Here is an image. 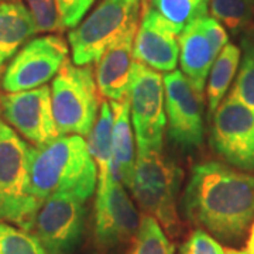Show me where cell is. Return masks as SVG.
<instances>
[{
    "instance_id": "9c48e42d",
    "label": "cell",
    "mask_w": 254,
    "mask_h": 254,
    "mask_svg": "<svg viewBox=\"0 0 254 254\" xmlns=\"http://www.w3.org/2000/svg\"><path fill=\"white\" fill-rule=\"evenodd\" d=\"M88 200L58 192L41 205L31 233L38 239L47 254H71L79 246L85 230Z\"/></svg>"
},
{
    "instance_id": "7402d4cb",
    "label": "cell",
    "mask_w": 254,
    "mask_h": 254,
    "mask_svg": "<svg viewBox=\"0 0 254 254\" xmlns=\"http://www.w3.org/2000/svg\"><path fill=\"white\" fill-rule=\"evenodd\" d=\"M148 4L181 33L190 23L208 16L210 0H148Z\"/></svg>"
},
{
    "instance_id": "5b68a950",
    "label": "cell",
    "mask_w": 254,
    "mask_h": 254,
    "mask_svg": "<svg viewBox=\"0 0 254 254\" xmlns=\"http://www.w3.org/2000/svg\"><path fill=\"white\" fill-rule=\"evenodd\" d=\"M27 144L0 116V222L31 232L40 205L28 192Z\"/></svg>"
},
{
    "instance_id": "d6986e66",
    "label": "cell",
    "mask_w": 254,
    "mask_h": 254,
    "mask_svg": "<svg viewBox=\"0 0 254 254\" xmlns=\"http://www.w3.org/2000/svg\"><path fill=\"white\" fill-rule=\"evenodd\" d=\"M36 33L33 14L21 1H0V73L3 65Z\"/></svg>"
},
{
    "instance_id": "9a60e30c",
    "label": "cell",
    "mask_w": 254,
    "mask_h": 254,
    "mask_svg": "<svg viewBox=\"0 0 254 254\" xmlns=\"http://www.w3.org/2000/svg\"><path fill=\"white\" fill-rule=\"evenodd\" d=\"M138 23L131 26L96 61L95 79L105 99L122 100L127 95L128 81L134 65V38Z\"/></svg>"
},
{
    "instance_id": "484cf974",
    "label": "cell",
    "mask_w": 254,
    "mask_h": 254,
    "mask_svg": "<svg viewBox=\"0 0 254 254\" xmlns=\"http://www.w3.org/2000/svg\"><path fill=\"white\" fill-rule=\"evenodd\" d=\"M181 254H246L245 250H236L222 246L218 239L203 229H196L182 243Z\"/></svg>"
},
{
    "instance_id": "603a6c76",
    "label": "cell",
    "mask_w": 254,
    "mask_h": 254,
    "mask_svg": "<svg viewBox=\"0 0 254 254\" xmlns=\"http://www.w3.org/2000/svg\"><path fill=\"white\" fill-rule=\"evenodd\" d=\"M175 247L167 237L163 226L151 215H143L127 254H174Z\"/></svg>"
},
{
    "instance_id": "7a4b0ae2",
    "label": "cell",
    "mask_w": 254,
    "mask_h": 254,
    "mask_svg": "<svg viewBox=\"0 0 254 254\" xmlns=\"http://www.w3.org/2000/svg\"><path fill=\"white\" fill-rule=\"evenodd\" d=\"M96 184L98 168L82 136L64 134L43 147L31 145L28 192L40 206L58 192L88 200Z\"/></svg>"
},
{
    "instance_id": "2e32d148",
    "label": "cell",
    "mask_w": 254,
    "mask_h": 254,
    "mask_svg": "<svg viewBox=\"0 0 254 254\" xmlns=\"http://www.w3.org/2000/svg\"><path fill=\"white\" fill-rule=\"evenodd\" d=\"M182 73L196 91L203 92L210 68L222 51L208 36L202 18L190 23L178 37Z\"/></svg>"
},
{
    "instance_id": "ac0fdd59",
    "label": "cell",
    "mask_w": 254,
    "mask_h": 254,
    "mask_svg": "<svg viewBox=\"0 0 254 254\" xmlns=\"http://www.w3.org/2000/svg\"><path fill=\"white\" fill-rule=\"evenodd\" d=\"M113 112V160H115V175L123 187L131 188L134 177V140L131 131V116H130V100L128 93L122 100L110 102Z\"/></svg>"
},
{
    "instance_id": "4316f807",
    "label": "cell",
    "mask_w": 254,
    "mask_h": 254,
    "mask_svg": "<svg viewBox=\"0 0 254 254\" xmlns=\"http://www.w3.org/2000/svg\"><path fill=\"white\" fill-rule=\"evenodd\" d=\"M36 21L37 33H53L64 30L57 0H26Z\"/></svg>"
},
{
    "instance_id": "5bb4252c",
    "label": "cell",
    "mask_w": 254,
    "mask_h": 254,
    "mask_svg": "<svg viewBox=\"0 0 254 254\" xmlns=\"http://www.w3.org/2000/svg\"><path fill=\"white\" fill-rule=\"evenodd\" d=\"M141 216L119 180H113L108 193L95 202V239L100 249L112 250L136 236Z\"/></svg>"
},
{
    "instance_id": "52a82bcc",
    "label": "cell",
    "mask_w": 254,
    "mask_h": 254,
    "mask_svg": "<svg viewBox=\"0 0 254 254\" xmlns=\"http://www.w3.org/2000/svg\"><path fill=\"white\" fill-rule=\"evenodd\" d=\"M130 116L137 151L163 150L167 127L164 76L141 63H134L128 81Z\"/></svg>"
},
{
    "instance_id": "d4e9b609",
    "label": "cell",
    "mask_w": 254,
    "mask_h": 254,
    "mask_svg": "<svg viewBox=\"0 0 254 254\" xmlns=\"http://www.w3.org/2000/svg\"><path fill=\"white\" fill-rule=\"evenodd\" d=\"M242 60L237 78L230 95L242 100L247 106L254 109V41L252 38H243L242 41Z\"/></svg>"
},
{
    "instance_id": "ba28073f",
    "label": "cell",
    "mask_w": 254,
    "mask_h": 254,
    "mask_svg": "<svg viewBox=\"0 0 254 254\" xmlns=\"http://www.w3.org/2000/svg\"><path fill=\"white\" fill-rule=\"evenodd\" d=\"M210 145L229 165L254 171V109L230 93L210 119Z\"/></svg>"
},
{
    "instance_id": "4fadbf2b",
    "label": "cell",
    "mask_w": 254,
    "mask_h": 254,
    "mask_svg": "<svg viewBox=\"0 0 254 254\" xmlns=\"http://www.w3.org/2000/svg\"><path fill=\"white\" fill-rule=\"evenodd\" d=\"M180 31L143 0L134 38V60L158 72L175 71L180 57Z\"/></svg>"
},
{
    "instance_id": "8fae6325",
    "label": "cell",
    "mask_w": 254,
    "mask_h": 254,
    "mask_svg": "<svg viewBox=\"0 0 254 254\" xmlns=\"http://www.w3.org/2000/svg\"><path fill=\"white\" fill-rule=\"evenodd\" d=\"M0 116L34 147L47 145L60 136L53 116L51 88L47 85L30 91L3 93Z\"/></svg>"
},
{
    "instance_id": "277c9868",
    "label": "cell",
    "mask_w": 254,
    "mask_h": 254,
    "mask_svg": "<svg viewBox=\"0 0 254 254\" xmlns=\"http://www.w3.org/2000/svg\"><path fill=\"white\" fill-rule=\"evenodd\" d=\"M51 106L60 136H89L100 108L92 64L75 65L65 61L53 79Z\"/></svg>"
},
{
    "instance_id": "6da1fadb",
    "label": "cell",
    "mask_w": 254,
    "mask_h": 254,
    "mask_svg": "<svg viewBox=\"0 0 254 254\" xmlns=\"http://www.w3.org/2000/svg\"><path fill=\"white\" fill-rule=\"evenodd\" d=\"M181 209L190 223L220 242L236 245L254 222V175L219 161L196 164Z\"/></svg>"
},
{
    "instance_id": "83f0119b",
    "label": "cell",
    "mask_w": 254,
    "mask_h": 254,
    "mask_svg": "<svg viewBox=\"0 0 254 254\" xmlns=\"http://www.w3.org/2000/svg\"><path fill=\"white\" fill-rule=\"evenodd\" d=\"M64 28H73L91 9L95 0H57Z\"/></svg>"
},
{
    "instance_id": "ffe728a7",
    "label": "cell",
    "mask_w": 254,
    "mask_h": 254,
    "mask_svg": "<svg viewBox=\"0 0 254 254\" xmlns=\"http://www.w3.org/2000/svg\"><path fill=\"white\" fill-rule=\"evenodd\" d=\"M240 60H242L240 48L235 44L227 43L212 65L208 76V83H206L208 85V89H206L208 113L210 119L216 112L220 102L226 95L229 86L235 79L237 69L240 66Z\"/></svg>"
},
{
    "instance_id": "e0dca14e",
    "label": "cell",
    "mask_w": 254,
    "mask_h": 254,
    "mask_svg": "<svg viewBox=\"0 0 254 254\" xmlns=\"http://www.w3.org/2000/svg\"><path fill=\"white\" fill-rule=\"evenodd\" d=\"M113 112L110 102L100 100V113L88 136V150L98 168V195L102 198L108 193L110 184L118 180L115 175V160H113Z\"/></svg>"
},
{
    "instance_id": "f1b7e54d",
    "label": "cell",
    "mask_w": 254,
    "mask_h": 254,
    "mask_svg": "<svg viewBox=\"0 0 254 254\" xmlns=\"http://www.w3.org/2000/svg\"><path fill=\"white\" fill-rule=\"evenodd\" d=\"M245 252L246 254H254V222L250 227V235H249V240H247Z\"/></svg>"
},
{
    "instance_id": "cb8c5ba5",
    "label": "cell",
    "mask_w": 254,
    "mask_h": 254,
    "mask_svg": "<svg viewBox=\"0 0 254 254\" xmlns=\"http://www.w3.org/2000/svg\"><path fill=\"white\" fill-rule=\"evenodd\" d=\"M0 254H47L31 232L0 222Z\"/></svg>"
},
{
    "instance_id": "44dd1931",
    "label": "cell",
    "mask_w": 254,
    "mask_h": 254,
    "mask_svg": "<svg viewBox=\"0 0 254 254\" xmlns=\"http://www.w3.org/2000/svg\"><path fill=\"white\" fill-rule=\"evenodd\" d=\"M209 7L212 17L232 36L242 34L254 23V0H210Z\"/></svg>"
},
{
    "instance_id": "f546056e",
    "label": "cell",
    "mask_w": 254,
    "mask_h": 254,
    "mask_svg": "<svg viewBox=\"0 0 254 254\" xmlns=\"http://www.w3.org/2000/svg\"><path fill=\"white\" fill-rule=\"evenodd\" d=\"M0 1H11V0H0Z\"/></svg>"
},
{
    "instance_id": "8992f818",
    "label": "cell",
    "mask_w": 254,
    "mask_h": 254,
    "mask_svg": "<svg viewBox=\"0 0 254 254\" xmlns=\"http://www.w3.org/2000/svg\"><path fill=\"white\" fill-rule=\"evenodd\" d=\"M143 0H103L68 34L75 65L96 63L113 43L140 21Z\"/></svg>"
},
{
    "instance_id": "30bf717a",
    "label": "cell",
    "mask_w": 254,
    "mask_h": 254,
    "mask_svg": "<svg viewBox=\"0 0 254 254\" xmlns=\"http://www.w3.org/2000/svg\"><path fill=\"white\" fill-rule=\"evenodd\" d=\"M68 61V46L61 36L37 37L10 60L3 71L1 89L21 92L36 89L51 81Z\"/></svg>"
},
{
    "instance_id": "3957f363",
    "label": "cell",
    "mask_w": 254,
    "mask_h": 254,
    "mask_svg": "<svg viewBox=\"0 0 254 254\" xmlns=\"http://www.w3.org/2000/svg\"><path fill=\"white\" fill-rule=\"evenodd\" d=\"M182 180L181 168L160 151H137L131 193L147 215L158 220L173 237L181 235L178 215V193Z\"/></svg>"
},
{
    "instance_id": "7c38bea8",
    "label": "cell",
    "mask_w": 254,
    "mask_h": 254,
    "mask_svg": "<svg viewBox=\"0 0 254 254\" xmlns=\"http://www.w3.org/2000/svg\"><path fill=\"white\" fill-rule=\"evenodd\" d=\"M165 115L168 136L184 150H192L203 140V92L196 91L182 71L164 75Z\"/></svg>"
}]
</instances>
